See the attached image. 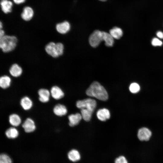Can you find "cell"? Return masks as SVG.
Here are the masks:
<instances>
[{
    "label": "cell",
    "instance_id": "cell-3",
    "mask_svg": "<svg viewBox=\"0 0 163 163\" xmlns=\"http://www.w3.org/2000/svg\"><path fill=\"white\" fill-rule=\"evenodd\" d=\"M76 105L79 109H86L93 112L96 107L97 103L94 100L88 98L77 101Z\"/></svg>",
    "mask_w": 163,
    "mask_h": 163
},
{
    "label": "cell",
    "instance_id": "cell-4",
    "mask_svg": "<svg viewBox=\"0 0 163 163\" xmlns=\"http://www.w3.org/2000/svg\"><path fill=\"white\" fill-rule=\"evenodd\" d=\"M103 40V31L98 30L94 31L90 35L89 41L91 46L96 47Z\"/></svg>",
    "mask_w": 163,
    "mask_h": 163
},
{
    "label": "cell",
    "instance_id": "cell-8",
    "mask_svg": "<svg viewBox=\"0 0 163 163\" xmlns=\"http://www.w3.org/2000/svg\"><path fill=\"white\" fill-rule=\"evenodd\" d=\"M56 28V30L59 33L64 34L69 31L70 29V25L68 21H65L57 24Z\"/></svg>",
    "mask_w": 163,
    "mask_h": 163
},
{
    "label": "cell",
    "instance_id": "cell-9",
    "mask_svg": "<svg viewBox=\"0 0 163 163\" xmlns=\"http://www.w3.org/2000/svg\"><path fill=\"white\" fill-rule=\"evenodd\" d=\"M50 94L54 99L59 100L62 98L64 94L62 89L57 86H53L50 90Z\"/></svg>",
    "mask_w": 163,
    "mask_h": 163
},
{
    "label": "cell",
    "instance_id": "cell-2",
    "mask_svg": "<svg viewBox=\"0 0 163 163\" xmlns=\"http://www.w3.org/2000/svg\"><path fill=\"white\" fill-rule=\"evenodd\" d=\"M18 39L14 36L5 35L0 38V48L4 53L12 51L16 48Z\"/></svg>",
    "mask_w": 163,
    "mask_h": 163
},
{
    "label": "cell",
    "instance_id": "cell-10",
    "mask_svg": "<svg viewBox=\"0 0 163 163\" xmlns=\"http://www.w3.org/2000/svg\"><path fill=\"white\" fill-rule=\"evenodd\" d=\"M39 100L41 102L45 103L49 101L50 94V92L47 89L41 88L38 92Z\"/></svg>",
    "mask_w": 163,
    "mask_h": 163
},
{
    "label": "cell",
    "instance_id": "cell-25",
    "mask_svg": "<svg viewBox=\"0 0 163 163\" xmlns=\"http://www.w3.org/2000/svg\"><path fill=\"white\" fill-rule=\"evenodd\" d=\"M0 163H12V161L8 155L2 153L0 155Z\"/></svg>",
    "mask_w": 163,
    "mask_h": 163
},
{
    "label": "cell",
    "instance_id": "cell-22",
    "mask_svg": "<svg viewBox=\"0 0 163 163\" xmlns=\"http://www.w3.org/2000/svg\"><path fill=\"white\" fill-rule=\"evenodd\" d=\"M109 32L113 38L117 39H120L123 34V31L122 29L117 27H114L111 29Z\"/></svg>",
    "mask_w": 163,
    "mask_h": 163
},
{
    "label": "cell",
    "instance_id": "cell-15",
    "mask_svg": "<svg viewBox=\"0 0 163 163\" xmlns=\"http://www.w3.org/2000/svg\"><path fill=\"white\" fill-rule=\"evenodd\" d=\"M53 112L55 114L58 116H62L66 114L67 110L64 105L58 104L55 105L53 109Z\"/></svg>",
    "mask_w": 163,
    "mask_h": 163
},
{
    "label": "cell",
    "instance_id": "cell-24",
    "mask_svg": "<svg viewBox=\"0 0 163 163\" xmlns=\"http://www.w3.org/2000/svg\"><path fill=\"white\" fill-rule=\"evenodd\" d=\"M81 110V114L82 118L86 121H89L91 118L93 112L86 109Z\"/></svg>",
    "mask_w": 163,
    "mask_h": 163
},
{
    "label": "cell",
    "instance_id": "cell-20",
    "mask_svg": "<svg viewBox=\"0 0 163 163\" xmlns=\"http://www.w3.org/2000/svg\"><path fill=\"white\" fill-rule=\"evenodd\" d=\"M103 40L105 41V45L107 46L111 47L113 45V38L110 33L103 31Z\"/></svg>",
    "mask_w": 163,
    "mask_h": 163
},
{
    "label": "cell",
    "instance_id": "cell-14",
    "mask_svg": "<svg viewBox=\"0 0 163 163\" xmlns=\"http://www.w3.org/2000/svg\"><path fill=\"white\" fill-rule=\"evenodd\" d=\"M69 125L70 126H74L78 124L82 118L81 114L79 113L71 114L68 117Z\"/></svg>",
    "mask_w": 163,
    "mask_h": 163
},
{
    "label": "cell",
    "instance_id": "cell-1",
    "mask_svg": "<svg viewBox=\"0 0 163 163\" xmlns=\"http://www.w3.org/2000/svg\"><path fill=\"white\" fill-rule=\"evenodd\" d=\"M86 93L88 96L95 97L101 101H105L108 98V94L105 88L96 81L91 85Z\"/></svg>",
    "mask_w": 163,
    "mask_h": 163
},
{
    "label": "cell",
    "instance_id": "cell-31",
    "mask_svg": "<svg viewBox=\"0 0 163 163\" xmlns=\"http://www.w3.org/2000/svg\"><path fill=\"white\" fill-rule=\"evenodd\" d=\"M14 2L17 4H20L24 3L25 0H13Z\"/></svg>",
    "mask_w": 163,
    "mask_h": 163
},
{
    "label": "cell",
    "instance_id": "cell-17",
    "mask_svg": "<svg viewBox=\"0 0 163 163\" xmlns=\"http://www.w3.org/2000/svg\"><path fill=\"white\" fill-rule=\"evenodd\" d=\"M33 102L31 99L27 96L22 98L20 101V104L22 108L27 110L30 109L33 106Z\"/></svg>",
    "mask_w": 163,
    "mask_h": 163
},
{
    "label": "cell",
    "instance_id": "cell-26",
    "mask_svg": "<svg viewBox=\"0 0 163 163\" xmlns=\"http://www.w3.org/2000/svg\"><path fill=\"white\" fill-rule=\"evenodd\" d=\"M140 89V87L138 84L136 83H131L129 86L130 91L133 93H136L138 92Z\"/></svg>",
    "mask_w": 163,
    "mask_h": 163
},
{
    "label": "cell",
    "instance_id": "cell-13",
    "mask_svg": "<svg viewBox=\"0 0 163 163\" xmlns=\"http://www.w3.org/2000/svg\"><path fill=\"white\" fill-rule=\"evenodd\" d=\"M98 119L101 121H105L110 117V113L108 110L104 108L99 109L97 112Z\"/></svg>",
    "mask_w": 163,
    "mask_h": 163
},
{
    "label": "cell",
    "instance_id": "cell-28",
    "mask_svg": "<svg viewBox=\"0 0 163 163\" xmlns=\"http://www.w3.org/2000/svg\"><path fill=\"white\" fill-rule=\"evenodd\" d=\"M115 163H129V162L126 156L121 155L115 159Z\"/></svg>",
    "mask_w": 163,
    "mask_h": 163
},
{
    "label": "cell",
    "instance_id": "cell-19",
    "mask_svg": "<svg viewBox=\"0 0 163 163\" xmlns=\"http://www.w3.org/2000/svg\"><path fill=\"white\" fill-rule=\"evenodd\" d=\"M9 121L10 124L13 126H18L21 123V119L18 115L13 113L9 116Z\"/></svg>",
    "mask_w": 163,
    "mask_h": 163
},
{
    "label": "cell",
    "instance_id": "cell-5",
    "mask_svg": "<svg viewBox=\"0 0 163 163\" xmlns=\"http://www.w3.org/2000/svg\"><path fill=\"white\" fill-rule=\"evenodd\" d=\"M151 136V131L146 128H142L138 131L137 136L139 140L141 141H148Z\"/></svg>",
    "mask_w": 163,
    "mask_h": 163
},
{
    "label": "cell",
    "instance_id": "cell-6",
    "mask_svg": "<svg viewBox=\"0 0 163 163\" xmlns=\"http://www.w3.org/2000/svg\"><path fill=\"white\" fill-rule=\"evenodd\" d=\"M56 44L54 42H50L47 43L45 47V50L46 53L54 58L59 57L57 52Z\"/></svg>",
    "mask_w": 163,
    "mask_h": 163
},
{
    "label": "cell",
    "instance_id": "cell-33",
    "mask_svg": "<svg viewBox=\"0 0 163 163\" xmlns=\"http://www.w3.org/2000/svg\"><path fill=\"white\" fill-rule=\"evenodd\" d=\"M2 27H3L2 23V22L1 21H0V29H2Z\"/></svg>",
    "mask_w": 163,
    "mask_h": 163
},
{
    "label": "cell",
    "instance_id": "cell-18",
    "mask_svg": "<svg viewBox=\"0 0 163 163\" xmlns=\"http://www.w3.org/2000/svg\"><path fill=\"white\" fill-rule=\"evenodd\" d=\"M11 83V78L7 75H4L0 78V86L3 89H6L9 87Z\"/></svg>",
    "mask_w": 163,
    "mask_h": 163
},
{
    "label": "cell",
    "instance_id": "cell-16",
    "mask_svg": "<svg viewBox=\"0 0 163 163\" xmlns=\"http://www.w3.org/2000/svg\"><path fill=\"white\" fill-rule=\"evenodd\" d=\"M0 5L2 11L5 14L11 12L13 5L12 2L8 0H1Z\"/></svg>",
    "mask_w": 163,
    "mask_h": 163
},
{
    "label": "cell",
    "instance_id": "cell-7",
    "mask_svg": "<svg viewBox=\"0 0 163 163\" xmlns=\"http://www.w3.org/2000/svg\"><path fill=\"white\" fill-rule=\"evenodd\" d=\"M22 127L25 132L30 133L34 132L36 129V126L34 121L31 118H27L22 125Z\"/></svg>",
    "mask_w": 163,
    "mask_h": 163
},
{
    "label": "cell",
    "instance_id": "cell-12",
    "mask_svg": "<svg viewBox=\"0 0 163 163\" xmlns=\"http://www.w3.org/2000/svg\"><path fill=\"white\" fill-rule=\"evenodd\" d=\"M34 12L32 8L29 6L25 7L21 14V17L25 21H30L33 18Z\"/></svg>",
    "mask_w": 163,
    "mask_h": 163
},
{
    "label": "cell",
    "instance_id": "cell-27",
    "mask_svg": "<svg viewBox=\"0 0 163 163\" xmlns=\"http://www.w3.org/2000/svg\"><path fill=\"white\" fill-rule=\"evenodd\" d=\"M56 50L57 53L59 56H60L62 55L64 51V46L61 43H57L56 44Z\"/></svg>",
    "mask_w": 163,
    "mask_h": 163
},
{
    "label": "cell",
    "instance_id": "cell-21",
    "mask_svg": "<svg viewBox=\"0 0 163 163\" xmlns=\"http://www.w3.org/2000/svg\"><path fill=\"white\" fill-rule=\"evenodd\" d=\"M6 137L10 139L17 138L19 135V132L17 129L11 127L8 129L5 132Z\"/></svg>",
    "mask_w": 163,
    "mask_h": 163
},
{
    "label": "cell",
    "instance_id": "cell-30",
    "mask_svg": "<svg viewBox=\"0 0 163 163\" xmlns=\"http://www.w3.org/2000/svg\"><path fill=\"white\" fill-rule=\"evenodd\" d=\"M157 36L159 38L163 39V32L161 31H159L156 33Z\"/></svg>",
    "mask_w": 163,
    "mask_h": 163
},
{
    "label": "cell",
    "instance_id": "cell-23",
    "mask_svg": "<svg viewBox=\"0 0 163 163\" xmlns=\"http://www.w3.org/2000/svg\"><path fill=\"white\" fill-rule=\"evenodd\" d=\"M68 156L70 161L73 162L79 160L80 158L79 152L75 149H72L70 151L68 154Z\"/></svg>",
    "mask_w": 163,
    "mask_h": 163
},
{
    "label": "cell",
    "instance_id": "cell-32",
    "mask_svg": "<svg viewBox=\"0 0 163 163\" xmlns=\"http://www.w3.org/2000/svg\"><path fill=\"white\" fill-rule=\"evenodd\" d=\"M5 35V31L2 29L0 30V38H2Z\"/></svg>",
    "mask_w": 163,
    "mask_h": 163
},
{
    "label": "cell",
    "instance_id": "cell-11",
    "mask_svg": "<svg viewBox=\"0 0 163 163\" xmlns=\"http://www.w3.org/2000/svg\"><path fill=\"white\" fill-rule=\"evenodd\" d=\"M9 71L10 74L12 76L16 78L20 76L23 72L22 68L17 63H14L12 65Z\"/></svg>",
    "mask_w": 163,
    "mask_h": 163
},
{
    "label": "cell",
    "instance_id": "cell-34",
    "mask_svg": "<svg viewBox=\"0 0 163 163\" xmlns=\"http://www.w3.org/2000/svg\"><path fill=\"white\" fill-rule=\"evenodd\" d=\"M99 0L101 1H106L107 0Z\"/></svg>",
    "mask_w": 163,
    "mask_h": 163
},
{
    "label": "cell",
    "instance_id": "cell-29",
    "mask_svg": "<svg viewBox=\"0 0 163 163\" xmlns=\"http://www.w3.org/2000/svg\"><path fill=\"white\" fill-rule=\"evenodd\" d=\"M152 45L154 46H161L162 45V42L157 38H153L151 42Z\"/></svg>",
    "mask_w": 163,
    "mask_h": 163
}]
</instances>
